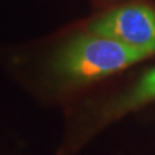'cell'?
<instances>
[{"mask_svg":"<svg viewBox=\"0 0 155 155\" xmlns=\"http://www.w3.org/2000/svg\"><path fill=\"white\" fill-rule=\"evenodd\" d=\"M150 56L146 51L89 32L75 36L62 47L53 57L51 69L64 83L87 84Z\"/></svg>","mask_w":155,"mask_h":155,"instance_id":"1","label":"cell"},{"mask_svg":"<svg viewBox=\"0 0 155 155\" xmlns=\"http://www.w3.org/2000/svg\"><path fill=\"white\" fill-rule=\"evenodd\" d=\"M88 32L155 54V11L147 5H124L94 19Z\"/></svg>","mask_w":155,"mask_h":155,"instance_id":"2","label":"cell"},{"mask_svg":"<svg viewBox=\"0 0 155 155\" xmlns=\"http://www.w3.org/2000/svg\"><path fill=\"white\" fill-rule=\"evenodd\" d=\"M155 100V67L146 71L143 76L127 93L116 98L107 107V116H119L127 111L140 107Z\"/></svg>","mask_w":155,"mask_h":155,"instance_id":"3","label":"cell"}]
</instances>
